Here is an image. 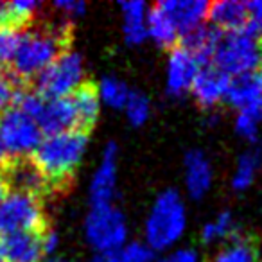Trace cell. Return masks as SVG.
I'll return each mask as SVG.
<instances>
[{"instance_id": "20", "label": "cell", "mask_w": 262, "mask_h": 262, "mask_svg": "<svg viewBox=\"0 0 262 262\" xmlns=\"http://www.w3.org/2000/svg\"><path fill=\"white\" fill-rule=\"evenodd\" d=\"M262 167V151L258 147L246 149L235 162L232 172V189L235 192H246L253 187Z\"/></svg>"}, {"instance_id": "12", "label": "cell", "mask_w": 262, "mask_h": 262, "mask_svg": "<svg viewBox=\"0 0 262 262\" xmlns=\"http://www.w3.org/2000/svg\"><path fill=\"white\" fill-rule=\"evenodd\" d=\"M0 178L11 192L31 194L36 198L51 185L31 158H9L0 171Z\"/></svg>"}, {"instance_id": "13", "label": "cell", "mask_w": 262, "mask_h": 262, "mask_svg": "<svg viewBox=\"0 0 262 262\" xmlns=\"http://www.w3.org/2000/svg\"><path fill=\"white\" fill-rule=\"evenodd\" d=\"M158 6L169 16L172 26L178 31L180 38H183L205 26L210 2H205V0H162L158 2Z\"/></svg>"}, {"instance_id": "15", "label": "cell", "mask_w": 262, "mask_h": 262, "mask_svg": "<svg viewBox=\"0 0 262 262\" xmlns=\"http://www.w3.org/2000/svg\"><path fill=\"white\" fill-rule=\"evenodd\" d=\"M183 185L192 200H203L214 185V167L203 151L192 149L183 157Z\"/></svg>"}, {"instance_id": "9", "label": "cell", "mask_w": 262, "mask_h": 262, "mask_svg": "<svg viewBox=\"0 0 262 262\" xmlns=\"http://www.w3.org/2000/svg\"><path fill=\"white\" fill-rule=\"evenodd\" d=\"M45 230V212L40 198L22 192H8L0 203V235L41 233Z\"/></svg>"}, {"instance_id": "7", "label": "cell", "mask_w": 262, "mask_h": 262, "mask_svg": "<svg viewBox=\"0 0 262 262\" xmlns=\"http://www.w3.org/2000/svg\"><path fill=\"white\" fill-rule=\"evenodd\" d=\"M13 104L31 115L36 120L43 137L63 133L69 129H77L76 113L70 97L47 99L36 92H16Z\"/></svg>"}, {"instance_id": "17", "label": "cell", "mask_w": 262, "mask_h": 262, "mask_svg": "<svg viewBox=\"0 0 262 262\" xmlns=\"http://www.w3.org/2000/svg\"><path fill=\"white\" fill-rule=\"evenodd\" d=\"M43 257L40 233L0 235V262H41Z\"/></svg>"}, {"instance_id": "27", "label": "cell", "mask_w": 262, "mask_h": 262, "mask_svg": "<svg viewBox=\"0 0 262 262\" xmlns=\"http://www.w3.org/2000/svg\"><path fill=\"white\" fill-rule=\"evenodd\" d=\"M126 120L135 127H142L147 120L151 119V113H153V106L147 95L140 94V92H131L129 99L124 104L122 108Z\"/></svg>"}, {"instance_id": "8", "label": "cell", "mask_w": 262, "mask_h": 262, "mask_svg": "<svg viewBox=\"0 0 262 262\" xmlns=\"http://www.w3.org/2000/svg\"><path fill=\"white\" fill-rule=\"evenodd\" d=\"M43 140L36 120L11 104L0 115V144L9 158H29Z\"/></svg>"}, {"instance_id": "2", "label": "cell", "mask_w": 262, "mask_h": 262, "mask_svg": "<svg viewBox=\"0 0 262 262\" xmlns=\"http://www.w3.org/2000/svg\"><path fill=\"white\" fill-rule=\"evenodd\" d=\"M88 153V135L83 129H69L43 137L31 160L51 183H61L77 171Z\"/></svg>"}, {"instance_id": "29", "label": "cell", "mask_w": 262, "mask_h": 262, "mask_svg": "<svg viewBox=\"0 0 262 262\" xmlns=\"http://www.w3.org/2000/svg\"><path fill=\"white\" fill-rule=\"evenodd\" d=\"M260 120L258 117L250 115V113H237L233 119V129L235 133L246 142H255L260 133Z\"/></svg>"}, {"instance_id": "11", "label": "cell", "mask_w": 262, "mask_h": 262, "mask_svg": "<svg viewBox=\"0 0 262 262\" xmlns=\"http://www.w3.org/2000/svg\"><path fill=\"white\" fill-rule=\"evenodd\" d=\"M200 59L190 54L185 47H174L169 51L165 61V92L174 99L185 97L190 94V88L201 69Z\"/></svg>"}, {"instance_id": "3", "label": "cell", "mask_w": 262, "mask_h": 262, "mask_svg": "<svg viewBox=\"0 0 262 262\" xmlns=\"http://www.w3.org/2000/svg\"><path fill=\"white\" fill-rule=\"evenodd\" d=\"M67 40V24L58 27L24 31L18 51L11 63L13 76L18 79H36L63 52Z\"/></svg>"}, {"instance_id": "5", "label": "cell", "mask_w": 262, "mask_h": 262, "mask_svg": "<svg viewBox=\"0 0 262 262\" xmlns=\"http://www.w3.org/2000/svg\"><path fill=\"white\" fill-rule=\"evenodd\" d=\"M83 233L97 257H112L129 243V223L115 205L92 207L84 217Z\"/></svg>"}, {"instance_id": "30", "label": "cell", "mask_w": 262, "mask_h": 262, "mask_svg": "<svg viewBox=\"0 0 262 262\" xmlns=\"http://www.w3.org/2000/svg\"><path fill=\"white\" fill-rule=\"evenodd\" d=\"M52 9L58 13L63 24H69L77 18H83L86 13V4L81 0H56L52 4Z\"/></svg>"}, {"instance_id": "34", "label": "cell", "mask_w": 262, "mask_h": 262, "mask_svg": "<svg viewBox=\"0 0 262 262\" xmlns=\"http://www.w3.org/2000/svg\"><path fill=\"white\" fill-rule=\"evenodd\" d=\"M40 239L45 255H52L59 248V233L54 232V230H43L40 233Z\"/></svg>"}, {"instance_id": "33", "label": "cell", "mask_w": 262, "mask_h": 262, "mask_svg": "<svg viewBox=\"0 0 262 262\" xmlns=\"http://www.w3.org/2000/svg\"><path fill=\"white\" fill-rule=\"evenodd\" d=\"M248 11H250V24L248 26L255 31V33H262V0H255V2H248Z\"/></svg>"}, {"instance_id": "39", "label": "cell", "mask_w": 262, "mask_h": 262, "mask_svg": "<svg viewBox=\"0 0 262 262\" xmlns=\"http://www.w3.org/2000/svg\"><path fill=\"white\" fill-rule=\"evenodd\" d=\"M92 262H113L112 257H95Z\"/></svg>"}, {"instance_id": "18", "label": "cell", "mask_w": 262, "mask_h": 262, "mask_svg": "<svg viewBox=\"0 0 262 262\" xmlns=\"http://www.w3.org/2000/svg\"><path fill=\"white\" fill-rule=\"evenodd\" d=\"M122 38L131 47H140L147 41V15L149 6L144 0H126L119 4Z\"/></svg>"}, {"instance_id": "28", "label": "cell", "mask_w": 262, "mask_h": 262, "mask_svg": "<svg viewBox=\"0 0 262 262\" xmlns=\"http://www.w3.org/2000/svg\"><path fill=\"white\" fill-rule=\"evenodd\" d=\"M113 262H155V253L140 241H129L124 248H120L115 255H112Z\"/></svg>"}, {"instance_id": "31", "label": "cell", "mask_w": 262, "mask_h": 262, "mask_svg": "<svg viewBox=\"0 0 262 262\" xmlns=\"http://www.w3.org/2000/svg\"><path fill=\"white\" fill-rule=\"evenodd\" d=\"M155 262H201V255L190 246H176L155 258Z\"/></svg>"}, {"instance_id": "36", "label": "cell", "mask_w": 262, "mask_h": 262, "mask_svg": "<svg viewBox=\"0 0 262 262\" xmlns=\"http://www.w3.org/2000/svg\"><path fill=\"white\" fill-rule=\"evenodd\" d=\"M6 196H8V187H6V183L2 182V178H0V203L4 201Z\"/></svg>"}, {"instance_id": "6", "label": "cell", "mask_w": 262, "mask_h": 262, "mask_svg": "<svg viewBox=\"0 0 262 262\" xmlns=\"http://www.w3.org/2000/svg\"><path fill=\"white\" fill-rule=\"evenodd\" d=\"M86 65L76 51H63L40 76L36 77V94L47 99L72 97L84 86Z\"/></svg>"}, {"instance_id": "21", "label": "cell", "mask_w": 262, "mask_h": 262, "mask_svg": "<svg viewBox=\"0 0 262 262\" xmlns=\"http://www.w3.org/2000/svg\"><path fill=\"white\" fill-rule=\"evenodd\" d=\"M180 34L169 16L162 11L158 4L149 6V15H147V40L155 41V45L164 49H174Z\"/></svg>"}, {"instance_id": "25", "label": "cell", "mask_w": 262, "mask_h": 262, "mask_svg": "<svg viewBox=\"0 0 262 262\" xmlns=\"http://www.w3.org/2000/svg\"><path fill=\"white\" fill-rule=\"evenodd\" d=\"M235 219L230 212H219L201 226V241L205 244L228 243L235 237Z\"/></svg>"}, {"instance_id": "10", "label": "cell", "mask_w": 262, "mask_h": 262, "mask_svg": "<svg viewBox=\"0 0 262 262\" xmlns=\"http://www.w3.org/2000/svg\"><path fill=\"white\" fill-rule=\"evenodd\" d=\"M119 189V149L113 142L106 144L101 160L95 165L88 183V196L92 207L113 205Z\"/></svg>"}, {"instance_id": "24", "label": "cell", "mask_w": 262, "mask_h": 262, "mask_svg": "<svg viewBox=\"0 0 262 262\" xmlns=\"http://www.w3.org/2000/svg\"><path fill=\"white\" fill-rule=\"evenodd\" d=\"M131 88L127 86L126 81H122L117 76H104L95 86V94L99 97L101 106L112 110H122L131 95Z\"/></svg>"}, {"instance_id": "22", "label": "cell", "mask_w": 262, "mask_h": 262, "mask_svg": "<svg viewBox=\"0 0 262 262\" xmlns=\"http://www.w3.org/2000/svg\"><path fill=\"white\" fill-rule=\"evenodd\" d=\"M219 38H221V33H217L214 27L203 26V27H200V29L189 33L187 36H183L182 47H185L190 54L196 56L201 65H207V63H210L212 58H214Z\"/></svg>"}, {"instance_id": "37", "label": "cell", "mask_w": 262, "mask_h": 262, "mask_svg": "<svg viewBox=\"0 0 262 262\" xmlns=\"http://www.w3.org/2000/svg\"><path fill=\"white\" fill-rule=\"evenodd\" d=\"M255 79H257V84H258V92H260V99H262V69L255 74Z\"/></svg>"}, {"instance_id": "26", "label": "cell", "mask_w": 262, "mask_h": 262, "mask_svg": "<svg viewBox=\"0 0 262 262\" xmlns=\"http://www.w3.org/2000/svg\"><path fill=\"white\" fill-rule=\"evenodd\" d=\"M212 262H258V255L248 239L233 237L228 243L221 244Z\"/></svg>"}, {"instance_id": "35", "label": "cell", "mask_w": 262, "mask_h": 262, "mask_svg": "<svg viewBox=\"0 0 262 262\" xmlns=\"http://www.w3.org/2000/svg\"><path fill=\"white\" fill-rule=\"evenodd\" d=\"M9 160V157L6 155V151H4V147H2V144H0V171H2V167L6 165V162Z\"/></svg>"}, {"instance_id": "14", "label": "cell", "mask_w": 262, "mask_h": 262, "mask_svg": "<svg viewBox=\"0 0 262 262\" xmlns=\"http://www.w3.org/2000/svg\"><path fill=\"white\" fill-rule=\"evenodd\" d=\"M230 86V77H226L221 70L215 69L212 63H207L200 69L196 79L190 88V95L194 101L205 110H212L225 102L226 92Z\"/></svg>"}, {"instance_id": "19", "label": "cell", "mask_w": 262, "mask_h": 262, "mask_svg": "<svg viewBox=\"0 0 262 262\" xmlns=\"http://www.w3.org/2000/svg\"><path fill=\"white\" fill-rule=\"evenodd\" d=\"M225 101L237 113H250V115L262 119V99L255 74L253 76L230 79V86L228 92H226Z\"/></svg>"}, {"instance_id": "23", "label": "cell", "mask_w": 262, "mask_h": 262, "mask_svg": "<svg viewBox=\"0 0 262 262\" xmlns=\"http://www.w3.org/2000/svg\"><path fill=\"white\" fill-rule=\"evenodd\" d=\"M74 106V113H76V122H77V129L86 131L88 127H92L99 119V113H101V102L99 97L95 94V88L86 86L76 92V94L70 97Z\"/></svg>"}, {"instance_id": "1", "label": "cell", "mask_w": 262, "mask_h": 262, "mask_svg": "<svg viewBox=\"0 0 262 262\" xmlns=\"http://www.w3.org/2000/svg\"><path fill=\"white\" fill-rule=\"evenodd\" d=\"M187 228H189V210L183 196L174 189L162 190L147 210L142 243L153 253H165L180 246Z\"/></svg>"}, {"instance_id": "16", "label": "cell", "mask_w": 262, "mask_h": 262, "mask_svg": "<svg viewBox=\"0 0 262 262\" xmlns=\"http://www.w3.org/2000/svg\"><path fill=\"white\" fill-rule=\"evenodd\" d=\"M207 22L214 27L217 33H233L248 27L250 24V11L248 2L241 0H217L208 6Z\"/></svg>"}, {"instance_id": "32", "label": "cell", "mask_w": 262, "mask_h": 262, "mask_svg": "<svg viewBox=\"0 0 262 262\" xmlns=\"http://www.w3.org/2000/svg\"><path fill=\"white\" fill-rule=\"evenodd\" d=\"M15 94H16V90H15V86H13L11 79L0 76V115L13 104Z\"/></svg>"}, {"instance_id": "4", "label": "cell", "mask_w": 262, "mask_h": 262, "mask_svg": "<svg viewBox=\"0 0 262 262\" xmlns=\"http://www.w3.org/2000/svg\"><path fill=\"white\" fill-rule=\"evenodd\" d=\"M210 63L230 79L253 76L262 69L260 34L250 26L221 34Z\"/></svg>"}, {"instance_id": "38", "label": "cell", "mask_w": 262, "mask_h": 262, "mask_svg": "<svg viewBox=\"0 0 262 262\" xmlns=\"http://www.w3.org/2000/svg\"><path fill=\"white\" fill-rule=\"evenodd\" d=\"M41 262H70V260H65V258H58V257H51V258H45Z\"/></svg>"}]
</instances>
